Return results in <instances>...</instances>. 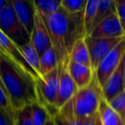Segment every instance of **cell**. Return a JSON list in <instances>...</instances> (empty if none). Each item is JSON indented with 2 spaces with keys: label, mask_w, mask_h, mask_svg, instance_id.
I'll return each instance as SVG.
<instances>
[{
  "label": "cell",
  "mask_w": 125,
  "mask_h": 125,
  "mask_svg": "<svg viewBox=\"0 0 125 125\" xmlns=\"http://www.w3.org/2000/svg\"><path fill=\"white\" fill-rule=\"evenodd\" d=\"M83 12L70 14L61 7L55 14L48 17H42L59 64L70 60V53L75 44L87 36Z\"/></svg>",
  "instance_id": "1"
},
{
  "label": "cell",
  "mask_w": 125,
  "mask_h": 125,
  "mask_svg": "<svg viewBox=\"0 0 125 125\" xmlns=\"http://www.w3.org/2000/svg\"><path fill=\"white\" fill-rule=\"evenodd\" d=\"M0 79L14 111L40 102L36 80L6 56L0 57Z\"/></svg>",
  "instance_id": "2"
},
{
  "label": "cell",
  "mask_w": 125,
  "mask_h": 125,
  "mask_svg": "<svg viewBox=\"0 0 125 125\" xmlns=\"http://www.w3.org/2000/svg\"><path fill=\"white\" fill-rule=\"evenodd\" d=\"M103 99L102 87L96 77L95 71L91 82L80 88L72 98L75 116L80 119H87L99 111Z\"/></svg>",
  "instance_id": "3"
},
{
  "label": "cell",
  "mask_w": 125,
  "mask_h": 125,
  "mask_svg": "<svg viewBox=\"0 0 125 125\" xmlns=\"http://www.w3.org/2000/svg\"><path fill=\"white\" fill-rule=\"evenodd\" d=\"M0 30L19 46L30 40V35L18 20L10 0L0 12Z\"/></svg>",
  "instance_id": "4"
},
{
  "label": "cell",
  "mask_w": 125,
  "mask_h": 125,
  "mask_svg": "<svg viewBox=\"0 0 125 125\" xmlns=\"http://www.w3.org/2000/svg\"><path fill=\"white\" fill-rule=\"evenodd\" d=\"M60 65L47 75L36 80L40 103L46 106L52 114L56 111V103L58 94Z\"/></svg>",
  "instance_id": "5"
},
{
  "label": "cell",
  "mask_w": 125,
  "mask_h": 125,
  "mask_svg": "<svg viewBox=\"0 0 125 125\" xmlns=\"http://www.w3.org/2000/svg\"><path fill=\"white\" fill-rule=\"evenodd\" d=\"M125 55V36L122 41L109 52L99 63L95 70V75L101 87L116 70L120 62Z\"/></svg>",
  "instance_id": "6"
},
{
  "label": "cell",
  "mask_w": 125,
  "mask_h": 125,
  "mask_svg": "<svg viewBox=\"0 0 125 125\" xmlns=\"http://www.w3.org/2000/svg\"><path fill=\"white\" fill-rule=\"evenodd\" d=\"M123 38H92L85 37V42L88 49L91 59V68L95 71L99 63L103 58L112 51L120 42Z\"/></svg>",
  "instance_id": "7"
},
{
  "label": "cell",
  "mask_w": 125,
  "mask_h": 125,
  "mask_svg": "<svg viewBox=\"0 0 125 125\" xmlns=\"http://www.w3.org/2000/svg\"><path fill=\"white\" fill-rule=\"evenodd\" d=\"M0 49L4 56L13 61L27 73L32 75L35 80L40 78V75L35 72V70L32 69V67L25 60L19 45H16L8 36H6L1 30H0Z\"/></svg>",
  "instance_id": "8"
},
{
  "label": "cell",
  "mask_w": 125,
  "mask_h": 125,
  "mask_svg": "<svg viewBox=\"0 0 125 125\" xmlns=\"http://www.w3.org/2000/svg\"><path fill=\"white\" fill-rule=\"evenodd\" d=\"M70 60L60 65V74H59V86H58V94L56 103V109H60L69 100L75 96V94L79 90L78 87L73 79L71 78L69 72V62Z\"/></svg>",
  "instance_id": "9"
},
{
  "label": "cell",
  "mask_w": 125,
  "mask_h": 125,
  "mask_svg": "<svg viewBox=\"0 0 125 125\" xmlns=\"http://www.w3.org/2000/svg\"><path fill=\"white\" fill-rule=\"evenodd\" d=\"M87 35L92 38H123L125 33L115 13L101 21Z\"/></svg>",
  "instance_id": "10"
},
{
  "label": "cell",
  "mask_w": 125,
  "mask_h": 125,
  "mask_svg": "<svg viewBox=\"0 0 125 125\" xmlns=\"http://www.w3.org/2000/svg\"><path fill=\"white\" fill-rule=\"evenodd\" d=\"M124 65L125 55L123 56L116 70L113 72V74L110 76L104 87H102L103 99L107 103H110L113 99H115L116 96L124 91V79H123Z\"/></svg>",
  "instance_id": "11"
},
{
  "label": "cell",
  "mask_w": 125,
  "mask_h": 125,
  "mask_svg": "<svg viewBox=\"0 0 125 125\" xmlns=\"http://www.w3.org/2000/svg\"><path fill=\"white\" fill-rule=\"evenodd\" d=\"M30 41L33 43L40 56L52 46L50 34L45 23L37 10L34 17V25L30 35Z\"/></svg>",
  "instance_id": "12"
},
{
  "label": "cell",
  "mask_w": 125,
  "mask_h": 125,
  "mask_svg": "<svg viewBox=\"0 0 125 125\" xmlns=\"http://www.w3.org/2000/svg\"><path fill=\"white\" fill-rule=\"evenodd\" d=\"M10 2L21 24L28 34L31 35L36 13L34 2L25 0H10Z\"/></svg>",
  "instance_id": "13"
},
{
  "label": "cell",
  "mask_w": 125,
  "mask_h": 125,
  "mask_svg": "<svg viewBox=\"0 0 125 125\" xmlns=\"http://www.w3.org/2000/svg\"><path fill=\"white\" fill-rule=\"evenodd\" d=\"M57 125H84L86 119H80L75 114L72 99L52 115Z\"/></svg>",
  "instance_id": "14"
},
{
  "label": "cell",
  "mask_w": 125,
  "mask_h": 125,
  "mask_svg": "<svg viewBox=\"0 0 125 125\" xmlns=\"http://www.w3.org/2000/svg\"><path fill=\"white\" fill-rule=\"evenodd\" d=\"M68 69L70 76L79 89L87 86L93 80L94 71L91 67L75 63L70 61Z\"/></svg>",
  "instance_id": "15"
},
{
  "label": "cell",
  "mask_w": 125,
  "mask_h": 125,
  "mask_svg": "<svg viewBox=\"0 0 125 125\" xmlns=\"http://www.w3.org/2000/svg\"><path fill=\"white\" fill-rule=\"evenodd\" d=\"M70 61L75 63L91 67V59L85 38L79 40L75 44L70 53Z\"/></svg>",
  "instance_id": "16"
},
{
  "label": "cell",
  "mask_w": 125,
  "mask_h": 125,
  "mask_svg": "<svg viewBox=\"0 0 125 125\" xmlns=\"http://www.w3.org/2000/svg\"><path fill=\"white\" fill-rule=\"evenodd\" d=\"M99 114L102 125H125L120 116L102 99L99 108Z\"/></svg>",
  "instance_id": "17"
},
{
  "label": "cell",
  "mask_w": 125,
  "mask_h": 125,
  "mask_svg": "<svg viewBox=\"0 0 125 125\" xmlns=\"http://www.w3.org/2000/svg\"><path fill=\"white\" fill-rule=\"evenodd\" d=\"M40 77L47 75L58 67L59 63L57 61V54H56L53 47L52 46L40 56Z\"/></svg>",
  "instance_id": "18"
},
{
  "label": "cell",
  "mask_w": 125,
  "mask_h": 125,
  "mask_svg": "<svg viewBox=\"0 0 125 125\" xmlns=\"http://www.w3.org/2000/svg\"><path fill=\"white\" fill-rule=\"evenodd\" d=\"M115 13H116V1L115 0H99L97 12H96V16L94 19L92 30L102 21H104V19H106Z\"/></svg>",
  "instance_id": "19"
},
{
  "label": "cell",
  "mask_w": 125,
  "mask_h": 125,
  "mask_svg": "<svg viewBox=\"0 0 125 125\" xmlns=\"http://www.w3.org/2000/svg\"><path fill=\"white\" fill-rule=\"evenodd\" d=\"M21 52L23 54L25 60L32 67L33 70H35L37 74L40 77V55L36 51L35 47L33 46L31 41H28L25 45L20 46Z\"/></svg>",
  "instance_id": "20"
},
{
  "label": "cell",
  "mask_w": 125,
  "mask_h": 125,
  "mask_svg": "<svg viewBox=\"0 0 125 125\" xmlns=\"http://www.w3.org/2000/svg\"><path fill=\"white\" fill-rule=\"evenodd\" d=\"M38 12L43 18L55 14L61 8V1L56 0H38L33 1Z\"/></svg>",
  "instance_id": "21"
},
{
  "label": "cell",
  "mask_w": 125,
  "mask_h": 125,
  "mask_svg": "<svg viewBox=\"0 0 125 125\" xmlns=\"http://www.w3.org/2000/svg\"><path fill=\"white\" fill-rule=\"evenodd\" d=\"M51 116L49 109L40 102L31 105V118L33 125H45L47 118Z\"/></svg>",
  "instance_id": "22"
},
{
  "label": "cell",
  "mask_w": 125,
  "mask_h": 125,
  "mask_svg": "<svg viewBox=\"0 0 125 125\" xmlns=\"http://www.w3.org/2000/svg\"><path fill=\"white\" fill-rule=\"evenodd\" d=\"M98 3H99V0H89V1L87 0V5H86L85 10H84L83 20L87 35L92 30L94 19H95L96 16V12H97Z\"/></svg>",
  "instance_id": "23"
},
{
  "label": "cell",
  "mask_w": 125,
  "mask_h": 125,
  "mask_svg": "<svg viewBox=\"0 0 125 125\" xmlns=\"http://www.w3.org/2000/svg\"><path fill=\"white\" fill-rule=\"evenodd\" d=\"M87 0H62L61 7L70 14H76L84 11Z\"/></svg>",
  "instance_id": "24"
},
{
  "label": "cell",
  "mask_w": 125,
  "mask_h": 125,
  "mask_svg": "<svg viewBox=\"0 0 125 125\" xmlns=\"http://www.w3.org/2000/svg\"><path fill=\"white\" fill-rule=\"evenodd\" d=\"M15 125H33L31 118V105L15 111Z\"/></svg>",
  "instance_id": "25"
},
{
  "label": "cell",
  "mask_w": 125,
  "mask_h": 125,
  "mask_svg": "<svg viewBox=\"0 0 125 125\" xmlns=\"http://www.w3.org/2000/svg\"><path fill=\"white\" fill-rule=\"evenodd\" d=\"M108 104L125 123V90Z\"/></svg>",
  "instance_id": "26"
},
{
  "label": "cell",
  "mask_w": 125,
  "mask_h": 125,
  "mask_svg": "<svg viewBox=\"0 0 125 125\" xmlns=\"http://www.w3.org/2000/svg\"><path fill=\"white\" fill-rule=\"evenodd\" d=\"M15 111L0 108V125H15Z\"/></svg>",
  "instance_id": "27"
},
{
  "label": "cell",
  "mask_w": 125,
  "mask_h": 125,
  "mask_svg": "<svg viewBox=\"0 0 125 125\" xmlns=\"http://www.w3.org/2000/svg\"><path fill=\"white\" fill-rule=\"evenodd\" d=\"M0 108L9 110V111H14L9 100V98L6 94L5 88L2 83V81L0 79Z\"/></svg>",
  "instance_id": "28"
},
{
  "label": "cell",
  "mask_w": 125,
  "mask_h": 125,
  "mask_svg": "<svg viewBox=\"0 0 125 125\" xmlns=\"http://www.w3.org/2000/svg\"><path fill=\"white\" fill-rule=\"evenodd\" d=\"M116 15L119 18L120 23L122 25L123 31L125 33V2L124 0H116Z\"/></svg>",
  "instance_id": "29"
},
{
  "label": "cell",
  "mask_w": 125,
  "mask_h": 125,
  "mask_svg": "<svg viewBox=\"0 0 125 125\" xmlns=\"http://www.w3.org/2000/svg\"><path fill=\"white\" fill-rule=\"evenodd\" d=\"M84 125H102L100 117H99V111H98V113H96V114L94 115L93 116L86 119L85 123H84Z\"/></svg>",
  "instance_id": "30"
},
{
  "label": "cell",
  "mask_w": 125,
  "mask_h": 125,
  "mask_svg": "<svg viewBox=\"0 0 125 125\" xmlns=\"http://www.w3.org/2000/svg\"><path fill=\"white\" fill-rule=\"evenodd\" d=\"M7 2H8V0H0V12H1V10L4 9V6L6 5Z\"/></svg>",
  "instance_id": "31"
},
{
  "label": "cell",
  "mask_w": 125,
  "mask_h": 125,
  "mask_svg": "<svg viewBox=\"0 0 125 125\" xmlns=\"http://www.w3.org/2000/svg\"><path fill=\"white\" fill-rule=\"evenodd\" d=\"M123 79H124V90H125V65H124V72H123Z\"/></svg>",
  "instance_id": "32"
},
{
  "label": "cell",
  "mask_w": 125,
  "mask_h": 125,
  "mask_svg": "<svg viewBox=\"0 0 125 125\" xmlns=\"http://www.w3.org/2000/svg\"><path fill=\"white\" fill-rule=\"evenodd\" d=\"M1 56H4V54L2 53V52H0V57H1Z\"/></svg>",
  "instance_id": "33"
},
{
  "label": "cell",
  "mask_w": 125,
  "mask_h": 125,
  "mask_svg": "<svg viewBox=\"0 0 125 125\" xmlns=\"http://www.w3.org/2000/svg\"><path fill=\"white\" fill-rule=\"evenodd\" d=\"M0 52H2V51H1V49H0ZM2 53H3V52H2Z\"/></svg>",
  "instance_id": "34"
},
{
  "label": "cell",
  "mask_w": 125,
  "mask_h": 125,
  "mask_svg": "<svg viewBox=\"0 0 125 125\" xmlns=\"http://www.w3.org/2000/svg\"><path fill=\"white\" fill-rule=\"evenodd\" d=\"M124 2H125V0H124Z\"/></svg>",
  "instance_id": "35"
}]
</instances>
